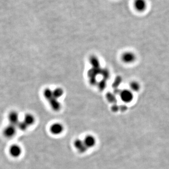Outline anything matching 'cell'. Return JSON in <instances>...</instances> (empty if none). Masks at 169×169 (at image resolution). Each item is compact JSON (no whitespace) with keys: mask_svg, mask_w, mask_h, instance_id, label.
I'll return each mask as SVG.
<instances>
[{"mask_svg":"<svg viewBox=\"0 0 169 169\" xmlns=\"http://www.w3.org/2000/svg\"><path fill=\"white\" fill-rule=\"evenodd\" d=\"M121 59L123 63L127 64H133L137 59V56L135 53L131 51H127L122 54Z\"/></svg>","mask_w":169,"mask_h":169,"instance_id":"obj_1","label":"cell"},{"mask_svg":"<svg viewBox=\"0 0 169 169\" xmlns=\"http://www.w3.org/2000/svg\"><path fill=\"white\" fill-rule=\"evenodd\" d=\"M120 98L124 103H130L134 98L133 92L130 89H124L120 93Z\"/></svg>","mask_w":169,"mask_h":169,"instance_id":"obj_2","label":"cell"},{"mask_svg":"<svg viewBox=\"0 0 169 169\" xmlns=\"http://www.w3.org/2000/svg\"><path fill=\"white\" fill-rule=\"evenodd\" d=\"M133 6L138 12H143L147 9L148 3L146 0H134Z\"/></svg>","mask_w":169,"mask_h":169,"instance_id":"obj_3","label":"cell"},{"mask_svg":"<svg viewBox=\"0 0 169 169\" xmlns=\"http://www.w3.org/2000/svg\"><path fill=\"white\" fill-rule=\"evenodd\" d=\"M64 126L59 123H54L50 127V132L54 135L61 134L64 131Z\"/></svg>","mask_w":169,"mask_h":169,"instance_id":"obj_4","label":"cell"},{"mask_svg":"<svg viewBox=\"0 0 169 169\" xmlns=\"http://www.w3.org/2000/svg\"><path fill=\"white\" fill-rule=\"evenodd\" d=\"M16 126L10 124L3 130V135L6 137H12L16 132Z\"/></svg>","mask_w":169,"mask_h":169,"instance_id":"obj_5","label":"cell"},{"mask_svg":"<svg viewBox=\"0 0 169 169\" xmlns=\"http://www.w3.org/2000/svg\"><path fill=\"white\" fill-rule=\"evenodd\" d=\"M74 146L79 152L85 153L87 150V148L84 143V141L80 139H76L74 142Z\"/></svg>","mask_w":169,"mask_h":169,"instance_id":"obj_6","label":"cell"},{"mask_svg":"<svg viewBox=\"0 0 169 169\" xmlns=\"http://www.w3.org/2000/svg\"><path fill=\"white\" fill-rule=\"evenodd\" d=\"M9 152L10 155L12 157L14 158H18L21 154V148L19 145H13L10 147Z\"/></svg>","mask_w":169,"mask_h":169,"instance_id":"obj_7","label":"cell"},{"mask_svg":"<svg viewBox=\"0 0 169 169\" xmlns=\"http://www.w3.org/2000/svg\"><path fill=\"white\" fill-rule=\"evenodd\" d=\"M83 141L87 149L94 147L96 145V139L92 135H88L86 136Z\"/></svg>","mask_w":169,"mask_h":169,"instance_id":"obj_8","label":"cell"},{"mask_svg":"<svg viewBox=\"0 0 169 169\" xmlns=\"http://www.w3.org/2000/svg\"><path fill=\"white\" fill-rule=\"evenodd\" d=\"M10 124L16 126L19 122V114L16 111H12L9 115Z\"/></svg>","mask_w":169,"mask_h":169,"instance_id":"obj_9","label":"cell"},{"mask_svg":"<svg viewBox=\"0 0 169 169\" xmlns=\"http://www.w3.org/2000/svg\"><path fill=\"white\" fill-rule=\"evenodd\" d=\"M130 89L132 92H137L140 90L141 88L140 83L138 81H132L130 82L129 85Z\"/></svg>","mask_w":169,"mask_h":169,"instance_id":"obj_10","label":"cell"},{"mask_svg":"<svg viewBox=\"0 0 169 169\" xmlns=\"http://www.w3.org/2000/svg\"><path fill=\"white\" fill-rule=\"evenodd\" d=\"M35 118L33 115L31 114H27L24 116V121L29 127V126L33 125L35 122Z\"/></svg>","mask_w":169,"mask_h":169,"instance_id":"obj_11","label":"cell"},{"mask_svg":"<svg viewBox=\"0 0 169 169\" xmlns=\"http://www.w3.org/2000/svg\"><path fill=\"white\" fill-rule=\"evenodd\" d=\"M16 127H17L20 129V130L25 131L27 129L28 126L26 125V123L24 121H23V122H19Z\"/></svg>","mask_w":169,"mask_h":169,"instance_id":"obj_12","label":"cell"}]
</instances>
